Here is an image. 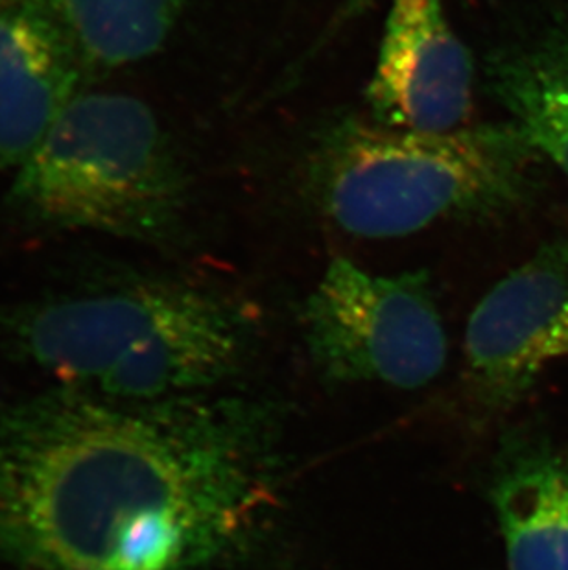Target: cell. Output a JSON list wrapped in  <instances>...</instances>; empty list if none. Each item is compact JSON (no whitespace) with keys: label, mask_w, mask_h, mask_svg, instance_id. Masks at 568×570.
<instances>
[{"label":"cell","mask_w":568,"mask_h":570,"mask_svg":"<svg viewBox=\"0 0 568 570\" xmlns=\"http://www.w3.org/2000/svg\"><path fill=\"white\" fill-rule=\"evenodd\" d=\"M272 421L207 393L0 397V560L17 570H207L275 501Z\"/></svg>","instance_id":"6da1fadb"},{"label":"cell","mask_w":568,"mask_h":570,"mask_svg":"<svg viewBox=\"0 0 568 570\" xmlns=\"http://www.w3.org/2000/svg\"><path fill=\"white\" fill-rule=\"evenodd\" d=\"M249 323L226 296L154 277L0 303L8 350L58 387L128 403L210 392L233 377Z\"/></svg>","instance_id":"7a4b0ae2"},{"label":"cell","mask_w":568,"mask_h":570,"mask_svg":"<svg viewBox=\"0 0 568 570\" xmlns=\"http://www.w3.org/2000/svg\"><path fill=\"white\" fill-rule=\"evenodd\" d=\"M539 151L517 126L412 131L345 117L317 134L305 189L342 232L407 237L445 220H499L530 204Z\"/></svg>","instance_id":"3957f363"},{"label":"cell","mask_w":568,"mask_h":570,"mask_svg":"<svg viewBox=\"0 0 568 570\" xmlns=\"http://www.w3.org/2000/svg\"><path fill=\"white\" fill-rule=\"evenodd\" d=\"M188 178L154 109L81 89L13 173L8 204L38 226L148 246L183 235Z\"/></svg>","instance_id":"277c9868"},{"label":"cell","mask_w":568,"mask_h":570,"mask_svg":"<svg viewBox=\"0 0 568 570\" xmlns=\"http://www.w3.org/2000/svg\"><path fill=\"white\" fill-rule=\"evenodd\" d=\"M301 323L325 381L419 390L445 370V325L424 269L379 275L336 257L306 297Z\"/></svg>","instance_id":"5b68a950"},{"label":"cell","mask_w":568,"mask_h":570,"mask_svg":"<svg viewBox=\"0 0 568 570\" xmlns=\"http://www.w3.org/2000/svg\"><path fill=\"white\" fill-rule=\"evenodd\" d=\"M568 358V237L542 244L472 311L467 377L478 403L508 410L554 362Z\"/></svg>","instance_id":"8992f818"},{"label":"cell","mask_w":568,"mask_h":570,"mask_svg":"<svg viewBox=\"0 0 568 570\" xmlns=\"http://www.w3.org/2000/svg\"><path fill=\"white\" fill-rule=\"evenodd\" d=\"M472 58L443 0H393L365 98L375 122L412 131L463 128L472 108Z\"/></svg>","instance_id":"52a82bcc"},{"label":"cell","mask_w":568,"mask_h":570,"mask_svg":"<svg viewBox=\"0 0 568 570\" xmlns=\"http://www.w3.org/2000/svg\"><path fill=\"white\" fill-rule=\"evenodd\" d=\"M87 75L47 0H0V170L32 156Z\"/></svg>","instance_id":"ba28073f"},{"label":"cell","mask_w":568,"mask_h":570,"mask_svg":"<svg viewBox=\"0 0 568 570\" xmlns=\"http://www.w3.org/2000/svg\"><path fill=\"white\" fill-rule=\"evenodd\" d=\"M483 83L568 179V19L494 47L483 60Z\"/></svg>","instance_id":"9c48e42d"},{"label":"cell","mask_w":568,"mask_h":570,"mask_svg":"<svg viewBox=\"0 0 568 570\" xmlns=\"http://www.w3.org/2000/svg\"><path fill=\"white\" fill-rule=\"evenodd\" d=\"M510 570H568V458L517 454L493 485Z\"/></svg>","instance_id":"30bf717a"},{"label":"cell","mask_w":568,"mask_h":570,"mask_svg":"<svg viewBox=\"0 0 568 570\" xmlns=\"http://www.w3.org/2000/svg\"><path fill=\"white\" fill-rule=\"evenodd\" d=\"M87 72L123 69L157 55L187 0H47Z\"/></svg>","instance_id":"8fae6325"},{"label":"cell","mask_w":568,"mask_h":570,"mask_svg":"<svg viewBox=\"0 0 568 570\" xmlns=\"http://www.w3.org/2000/svg\"><path fill=\"white\" fill-rule=\"evenodd\" d=\"M371 2H373V0H347V2H345V8H343L342 11V19H349V17L356 16V13H360L364 8H368Z\"/></svg>","instance_id":"7c38bea8"}]
</instances>
